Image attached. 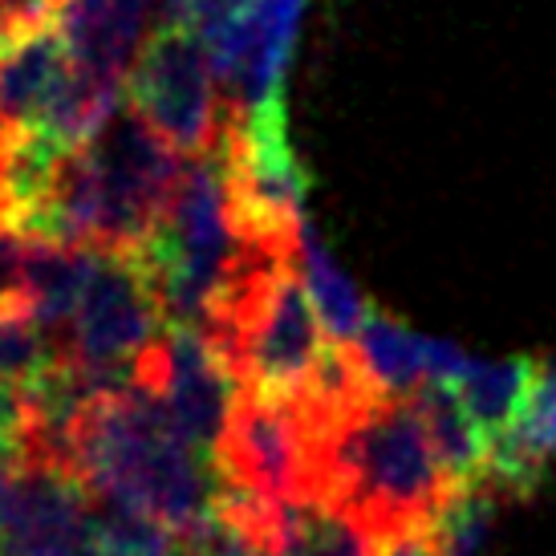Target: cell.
I'll use <instances>...</instances> for the list:
<instances>
[{
  "label": "cell",
  "instance_id": "obj_1",
  "mask_svg": "<svg viewBox=\"0 0 556 556\" xmlns=\"http://www.w3.org/2000/svg\"><path fill=\"white\" fill-rule=\"evenodd\" d=\"M70 455L102 508L142 516L179 541H195L228 492L219 459L187 443L155 382L98 394L70 434Z\"/></svg>",
  "mask_w": 556,
  "mask_h": 556
},
{
  "label": "cell",
  "instance_id": "obj_2",
  "mask_svg": "<svg viewBox=\"0 0 556 556\" xmlns=\"http://www.w3.org/2000/svg\"><path fill=\"white\" fill-rule=\"evenodd\" d=\"M184 179L179 151L123 106L93 142L70 155L58 184L9 232L58 248H142Z\"/></svg>",
  "mask_w": 556,
  "mask_h": 556
},
{
  "label": "cell",
  "instance_id": "obj_3",
  "mask_svg": "<svg viewBox=\"0 0 556 556\" xmlns=\"http://www.w3.org/2000/svg\"><path fill=\"white\" fill-rule=\"evenodd\" d=\"M135 252H142L155 273L170 325L216 321L240 256L232 159H224L216 147L191 159L163 224Z\"/></svg>",
  "mask_w": 556,
  "mask_h": 556
},
{
  "label": "cell",
  "instance_id": "obj_4",
  "mask_svg": "<svg viewBox=\"0 0 556 556\" xmlns=\"http://www.w3.org/2000/svg\"><path fill=\"white\" fill-rule=\"evenodd\" d=\"M167 329V305L142 252L102 248L78 313L65 325L70 362L90 378L98 394L130 387L142 362L159 354Z\"/></svg>",
  "mask_w": 556,
  "mask_h": 556
},
{
  "label": "cell",
  "instance_id": "obj_5",
  "mask_svg": "<svg viewBox=\"0 0 556 556\" xmlns=\"http://www.w3.org/2000/svg\"><path fill=\"white\" fill-rule=\"evenodd\" d=\"M338 467L366 504L390 511L399 520H415L418 511L451 492L443 464L434 455L427 422L410 399L390 402L382 410L357 418L338 443Z\"/></svg>",
  "mask_w": 556,
  "mask_h": 556
},
{
  "label": "cell",
  "instance_id": "obj_6",
  "mask_svg": "<svg viewBox=\"0 0 556 556\" xmlns=\"http://www.w3.org/2000/svg\"><path fill=\"white\" fill-rule=\"evenodd\" d=\"M126 106L179 151L195 159L216 147L219 81L195 29L163 25L126 78Z\"/></svg>",
  "mask_w": 556,
  "mask_h": 556
},
{
  "label": "cell",
  "instance_id": "obj_7",
  "mask_svg": "<svg viewBox=\"0 0 556 556\" xmlns=\"http://www.w3.org/2000/svg\"><path fill=\"white\" fill-rule=\"evenodd\" d=\"M155 390L187 443L219 459L244 399L236 362L212 325H170L159 345Z\"/></svg>",
  "mask_w": 556,
  "mask_h": 556
},
{
  "label": "cell",
  "instance_id": "obj_8",
  "mask_svg": "<svg viewBox=\"0 0 556 556\" xmlns=\"http://www.w3.org/2000/svg\"><path fill=\"white\" fill-rule=\"evenodd\" d=\"M325 341L329 338L309 305L305 280L296 273H273L256 296L240 345V370L252 382V394L280 402L309 394L329 357Z\"/></svg>",
  "mask_w": 556,
  "mask_h": 556
},
{
  "label": "cell",
  "instance_id": "obj_9",
  "mask_svg": "<svg viewBox=\"0 0 556 556\" xmlns=\"http://www.w3.org/2000/svg\"><path fill=\"white\" fill-rule=\"evenodd\" d=\"M305 0H248L232 16L200 33L219 93L236 114L285 102V74L296 49Z\"/></svg>",
  "mask_w": 556,
  "mask_h": 556
},
{
  "label": "cell",
  "instance_id": "obj_10",
  "mask_svg": "<svg viewBox=\"0 0 556 556\" xmlns=\"http://www.w3.org/2000/svg\"><path fill=\"white\" fill-rule=\"evenodd\" d=\"M232 191L240 228L289 236L305 228V170L293 155L285 102L240 114L232 139Z\"/></svg>",
  "mask_w": 556,
  "mask_h": 556
},
{
  "label": "cell",
  "instance_id": "obj_11",
  "mask_svg": "<svg viewBox=\"0 0 556 556\" xmlns=\"http://www.w3.org/2000/svg\"><path fill=\"white\" fill-rule=\"evenodd\" d=\"M98 500L78 471L21 467L0 536V556H86L98 525Z\"/></svg>",
  "mask_w": 556,
  "mask_h": 556
},
{
  "label": "cell",
  "instance_id": "obj_12",
  "mask_svg": "<svg viewBox=\"0 0 556 556\" xmlns=\"http://www.w3.org/2000/svg\"><path fill=\"white\" fill-rule=\"evenodd\" d=\"M224 455L236 483H244L268 504L296 500V488L305 483V434L289 402L280 399L252 394L240 402Z\"/></svg>",
  "mask_w": 556,
  "mask_h": 556
},
{
  "label": "cell",
  "instance_id": "obj_13",
  "mask_svg": "<svg viewBox=\"0 0 556 556\" xmlns=\"http://www.w3.org/2000/svg\"><path fill=\"white\" fill-rule=\"evenodd\" d=\"M159 9V0H62L58 33L81 74L126 90Z\"/></svg>",
  "mask_w": 556,
  "mask_h": 556
},
{
  "label": "cell",
  "instance_id": "obj_14",
  "mask_svg": "<svg viewBox=\"0 0 556 556\" xmlns=\"http://www.w3.org/2000/svg\"><path fill=\"white\" fill-rule=\"evenodd\" d=\"M467 354L451 341L422 338L399 321L374 313L366 333L357 338V370L387 399H415L427 382H455Z\"/></svg>",
  "mask_w": 556,
  "mask_h": 556
},
{
  "label": "cell",
  "instance_id": "obj_15",
  "mask_svg": "<svg viewBox=\"0 0 556 556\" xmlns=\"http://www.w3.org/2000/svg\"><path fill=\"white\" fill-rule=\"evenodd\" d=\"M70 70L74 62L58 25L0 46V126L13 135H33Z\"/></svg>",
  "mask_w": 556,
  "mask_h": 556
},
{
  "label": "cell",
  "instance_id": "obj_16",
  "mask_svg": "<svg viewBox=\"0 0 556 556\" xmlns=\"http://www.w3.org/2000/svg\"><path fill=\"white\" fill-rule=\"evenodd\" d=\"M268 548L273 556H378L370 528L354 511L313 500H285L273 508Z\"/></svg>",
  "mask_w": 556,
  "mask_h": 556
},
{
  "label": "cell",
  "instance_id": "obj_17",
  "mask_svg": "<svg viewBox=\"0 0 556 556\" xmlns=\"http://www.w3.org/2000/svg\"><path fill=\"white\" fill-rule=\"evenodd\" d=\"M410 402L427 422V434H431L434 455L451 488H471L483 471H492V439L471 418L459 390L447 382H427Z\"/></svg>",
  "mask_w": 556,
  "mask_h": 556
},
{
  "label": "cell",
  "instance_id": "obj_18",
  "mask_svg": "<svg viewBox=\"0 0 556 556\" xmlns=\"http://www.w3.org/2000/svg\"><path fill=\"white\" fill-rule=\"evenodd\" d=\"M102 248H58V244H29L25 264V305L49 333H65L74 321L78 301L93 277V264Z\"/></svg>",
  "mask_w": 556,
  "mask_h": 556
},
{
  "label": "cell",
  "instance_id": "obj_19",
  "mask_svg": "<svg viewBox=\"0 0 556 556\" xmlns=\"http://www.w3.org/2000/svg\"><path fill=\"white\" fill-rule=\"evenodd\" d=\"M541 366H532L528 357H504V362H479V357H467L464 370L455 382L447 387L459 390L464 406L471 410L483 434L492 439H504V434L516 427V418L525 410L528 394H532V382H536Z\"/></svg>",
  "mask_w": 556,
  "mask_h": 556
},
{
  "label": "cell",
  "instance_id": "obj_20",
  "mask_svg": "<svg viewBox=\"0 0 556 556\" xmlns=\"http://www.w3.org/2000/svg\"><path fill=\"white\" fill-rule=\"evenodd\" d=\"M296 252H301V280H305V293L309 305L321 321L329 345H357V338L366 333L370 325V305L366 296L354 289V280L341 273L333 256L321 248V240L309 232V224L296 232Z\"/></svg>",
  "mask_w": 556,
  "mask_h": 556
},
{
  "label": "cell",
  "instance_id": "obj_21",
  "mask_svg": "<svg viewBox=\"0 0 556 556\" xmlns=\"http://www.w3.org/2000/svg\"><path fill=\"white\" fill-rule=\"evenodd\" d=\"M548 455H556V366L536 374L516 427L504 439H495L492 476L508 488H525L541 476Z\"/></svg>",
  "mask_w": 556,
  "mask_h": 556
},
{
  "label": "cell",
  "instance_id": "obj_22",
  "mask_svg": "<svg viewBox=\"0 0 556 556\" xmlns=\"http://www.w3.org/2000/svg\"><path fill=\"white\" fill-rule=\"evenodd\" d=\"M58 366L53 333L33 317L25 301L0 309V382L29 390L37 378H46Z\"/></svg>",
  "mask_w": 556,
  "mask_h": 556
},
{
  "label": "cell",
  "instance_id": "obj_23",
  "mask_svg": "<svg viewBox=\"0 0 556 556\" xmlns=\"http://www.w3.org/2000/svg\"><path fill=\"white\" fill-rule=\"evenodd\" d=\"M488 525H492V495L471 483V488H451L434 504L427 532L439 556H476L488 536Z\"/></svg>",
  "mask_w": 556,
  "mask_h": 556
},
{
  "label": "cell",
  "instance_id": "obj_24",
  "mask_svg": "<svg viewBox=\"0 0 556 556\" xmlns=\"http://www.w3.org/2000/svg\"><path fill=\"white\" fill-rule=\"evenodd\" d=\"M179 536H170L167 528L151 525L142 516L114 508H98L93 541L86 556H167Z\"/></svg>",
  "mask_w": 556,
  "mask_h": 556
},
{
  "label": "cell",
  "instance_id": "obj_25",
  "mask_svg": "<svg viewBox=\"0 0 556 556\" xmlns=\"http://www.w3.org/2000/svg\"><path fill=\"white\" fill-rule=\"evenodd\" d=\"M33 431H37V418H33L25 390L0 382V476L25 467V451H29Z\"/></svg>",
  "mask_w": 556,
  "mask_h": 556
},
{
  "label": "cell",
  "instance_id": "obj_26",
  "mask_svg": "<svg viewBox=\"0 0 556 556\" xmlns=\"http://www.w3.org/2000/svg\"><path fill=\"white\" fill-rule=\"evenodd\" d=\"M159 4H163V25H184V29L207 33L248 0H159Z\"/></svg>",
  "mask_w": 556,
  "mask_h": 556
},
{
  "label": "cell",
  "instance_id": "obj_27",
  "mask_svg": "<svg viewBox=\"0 0 556 556\" xmlns=\"http://www.w3.org/2000/svg\"><path fill=\"white\" fill-rule=\"evenodd\" d=\"M25 264H29V240L0 232V309L25 296Z\"/></svg>",
  "mask_w": 556,
  "mask_h": 556
},
{
  "label": "cell",
  "instance_id": "obj_28",
  "mask_svg": "<svg viewBox=\"0 0 556 556\" xmlns=\"http://www.w3.org/2000/svg\"><path fill=\"white\" fill-rule=\"evenodd\" d=\"M378 556H439V548H434L427 528L406 525V528H394L390 536L378 541Z\"/></svg>",
  "mask_w": 556,
  "mask_h": 556
},
{
  "label": "cell",
  "instance_id": "obj_29",
  "mask_svg": "<svg viewBox=\"0 0 556 556\" xmlns=\"http://www.w3.org/2000/svg\"><path fill=\"white\" fill-rule=\"evenodd\" d=\"M9 504H13V471L0 476V536H4V525H9Z\"/></svg>",
  "mask_w": 556,
  "mask_h": 556
},
{
  "label": "cell",
  "instance_id": "obj_30",
  "mask_svg": "<svg viewBox=\"0 0 556 556\" xmlns=\"http://www.w3.org/2000/svg\"><path fill=\"white\" fill-rule=\"evenodd\" d=\"M167 556H212V553H207L200 541H175V548H170Z\"/></svg>",
  "mask_w": 556,
  "mask_h": 556
},
{
  "label": "cell",
  "instance_id": "obj_31",
  "mask_svg": "<svg viewBox=\"0 0 556 556\" xmlns=\"http://www.w3.org/2000/svg\"><path fill=\"white\" fill-rule=\"evenodd\" d=\"M268 556H273V553H268Z\"/></svg>",
  "mask_w": 556,
  "mask_h": 556
}]
</instances>
